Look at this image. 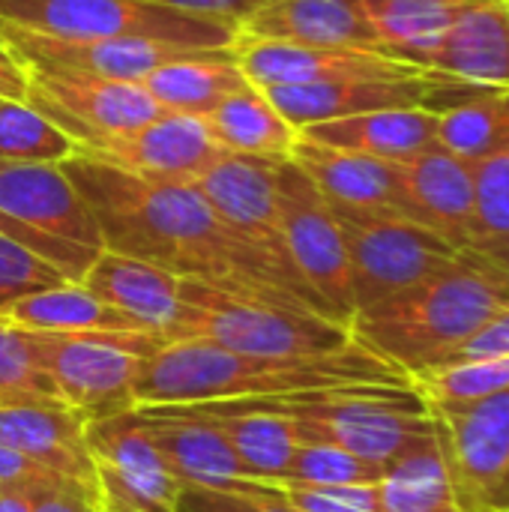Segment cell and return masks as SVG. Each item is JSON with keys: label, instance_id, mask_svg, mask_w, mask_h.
Wrapping results in <instances>:
<instances>
[{"label": "cell", "instance_id": "obj_37", "mask_svg": "<svg viewBox=\"0 0 509 512\" xmlns=\"http://www.w3.org/2000/svg\"><path fill=\"white\" fill-rule=\"evenodd\" d=\"M63 402L51 375L42 369L30 330L0 321V405Z\"/></svg>", "mask_w": 509, "mask_h": 512}, {"label": "cell", "instance_id": "obj_48", "mask_svg": "<svg viewBox=\"0 0 509 512\" xmlns=\"http://www.w3.org/2000/svg\"><path fill=\"white\" fill-rule=\"evenodd\" d=\"M0 492H3V489H0Z\"/></svg>", "mask_w": 509, "mask_h": 512}, {"label": "cell", "instance_id": "obj_26", "mask_svg": "<svg viewBox=\"0 0 509 512\" xmlns=\"http://www.w3.org/2000/svg\"><path fill=\"white\" fill-rule=\"evenodd\" d=\"M0 321L36 333H150L75 282H63L15 300L0 312Z\"/></svg>", "mask_w": 509, "mask_h": 512}, {"label": "cell", "instance_id": "obj_22", "mask_svg": "<svg viewBox=\"0 0 509 512\" xmlns=\"http://www.w3.org/2000/svg\"><path fill=\"white\" fill-rule=\"evenodd\" d=\"M291 159L315 180L330 204L411 219L396 162L315 144L309 138H297Z\"/></svg>", "mask_w": 509, "mask_h": 512}, {"label": "cell", "instance_id": "obj_19", "mask_svg": "<svg viewBox=\"0 0 509 512\" xmlns=\"http://www.w3.org/2000/svg\"><path fill=\"white\" fill-rule=\"evenodd\" d=\"M420 69L483 93L509 90L507 0H471L450 30L420 57Z\"/></svg>", "mask_w": 509, "mask_h": 512}, {"label": "cell", "instance_id": "obj_4", "mask_svg": "<svg viewBox=\"0 0 509 512\" xmlns=\"http://www.w3.org/2000/svg\"><path fill=\"white\" fill-rule=\"evenodd\" d=\"M183 315L171 342L201 339L237 354L321 357L354 342L351 327L297 300L225 291L201 279H180Z\"/></svg>", "mask_w": 509, "mask_h": 512}, {"label": "cell", "instance_id": "obj_24", "mask_svg": "<svg viewBox=\"0 0 509 512\" xmlns=\"http://www.w3.org/2000/svg\"><path fill=\"white\" fill-rule=\"evenodd\" d=\"M240 36L384 54L360 0H273L240 24Z\"/></svg>", "mask_w": 509, "mask_h": 512}, {"label": "cell", "instance_id": "obj_29", "mask_svg": "<svg viewBox=\"0 0 509 512\" xmlns=\"http://www.w3.org/2000/svg\"><path fill=\"white\" fill-rule=\"evenodd\" d=\"M378 498L387 512H465L438 429L384 468Z\"/></svg>", "mask_w": 509, "mask_h": 512}, {"label": "cell", "instance_id": "obj_18", "mask_svg": "<svg viewBox=\"0 0 509 512\" xmlns=\"http://www.w3.org/2000/svg\"><path fill=\"white\" fill-rule=\"evenodd\" d=\"M456 81L441 75H405V78H339L321 84L267 87V99L279 114L303 129L324 120H342L354 114L384 111V108H432L438 93Z\"/></svg>", "mask_w": 509, "mask_h": 512}, {"label": "cell", "instance_id": "obj_45", "mask_svg": "<svg viewBox=\"0 0 509 512\" xmlns=\"http://www.w3.org/2000/svg\"><path fill=\"white\" fill-rule=\"evenodd\" d=\"M30 96V72L27 66L0 42V99L27 102Z\"/></svg>", "mask_w": 509, "mask_h": 512}, {"label": "cell", "instance_id": "obj_2", "mask_svg": "<svg viewBox=\"0 0 509 512\" xmlns=\"http://www.w3.org/2000/svg\"><path fill=\"white\" fill-rule=\"evenodd\" d=\"M354 384H414L402 369L351 342L321 357L237 354L201 339L165 342L135 381L138 405H201L249 396H285Z\"/></svg>", "mask_w": 509, "mask_h": 512}, {"label": "cell", "instance_id": "obj_36", "mask_svg": "<svg viewBox=\"0 0 509 512\" xmlns=\"http://www.w3.org/2000/svg\"><path fill=\"white\" fill-rule=\"evenodd\" d=\"M384 468L372 465L336 444L303 441L279 480L282 486H309V489H339V486H378Z\"/></svg>", "mask_w": 509, "mask_h": 512}, {"label": "cell", "instance_id": "obj_14", "mask_svg": "<svg viewBox=\"0 0 509 512\" xmlns=\"http://www.w3.org/2000/svg\"><path fill=\"white\" fill-rule=\"evenodd\" d=\"M78 150L126 174L165 183H192L228 153L210 138L201 117L180 111H165L156 120L126 132L99 135Z\"/></svg>", "mask_w": 509, "mask_h": 512}, {"label": "cell", "instance_id": "obj_43", "mask_svg": "<svg viewBox=\"0 0 509 512\" xmlns=\"http://www.w3.org/2000/svg\"><path fill=\"white\" fill-rule=\"evenodd\" d=\"M33 498V512H99L102 501L99 492L81 486V483H57L51 489H42Z\"/></svg>", "mask_w": 509, "mask_h": 512}, {"label": "cell", "instance_id": "obj_28", "mask_svg": "<svg viewBox=\"0 0 509 512\" xmlns=\"http://www.w3.org/2000/svg\"><path fill=\"white\" fill-rule=\"evenodd\" d=\"M165 111L204 117L222 99L246 90L252 81L237 63V51L225 48L213 57H192L159 66L138 81Z\"/></svg>", "mask_w": 509, "mask_h": 512}, {"label": "cell", "instance_id": "obj_40", "mask_svg": "<svg viewBox=\"0 0 509 512\" xmlns=\"http://www.w3.org/2000/svg\"><path fill=\"white\" fill-rule=\"evenodd\" d=\"M276 495L294 512H387L378 498V486L309 489L276 483Z\"/></svg>", "mask_w": 509, "mask_h": 512}, {"label": "cell", "instance_id": "obj_35", "mask_svg": "<svg viewBox=\"0 0 509 512\" xmlns=\"http://www.w3.org/2000/svg\"><path fill=\"white\" fill-rule=\"evenodd\" d=\"M414 387L426 402H474L509 390V357H480L417 372Z\"/></svg>", "mask_w": 509, "mask_h": 512}, {"label": "cell", "instance_id": "obj_25", "mask_svg": "<svg viewBox=\"0 0 509 512\" xmlns=\"http://www.w3.org/2000/svg\"><path fill=\"white\" fill-rule=\"evenodd\" d=\"M441 111L432 108H384L369 114H354L342 120H324L300 129V138L315 144L378 156L387 162H405L438 144Z\"/></svg>", "mask_w": 509, "mask_h": 512}, {"label": "cell", "instance_id": "obj_32", "mask_svg": "<svg viewBox=\"0 0 509 512\" xmlns=\"http://www.w3.org/2000/svg\"><path fill=\"white\" fill-rule=\"evenodd\" d=\"M438 144L474 165L509 153V90L447 105L438 120Z\"/></svg>", "mask_w": 509, "mask_h": 512}, {"label": "cell", "instance_id": "obj_3", "mask_svg": "<svg viewBox=\"0 0 509 512\" xmlns=\"http://www.w3.org/2000/svg\"><path fill=\"white\" fill-rule=\"evenodd\" d=\"M504 303L509 270L462 249L423 282L360 309L351 336L408 378L447 363Z\"/></svg>", "mask_w": 509, "mask_h": 512}, {"label": "cell", "instance_id": "obj_30", "mask_svg": "<svg viewBox=\"0 0 509 512\" xmlns=\"http://www.w3.org/2000/svg\"><path fill=\"white\" fill-rule=\"evenodd\" d=\"M201 120L219 147L231 153H246V156L282 159V156H291L300 138V129L291 126L279 114V108L267 99V93L255 84L222 99Z\"/></svg>", "mask_w": 509, "mask_h": 512}, {"label": "cell", "instance_id": "obj_15", "mask_svg": "<svg viewBox=\"0 0 509 512\" xmlns=\"http://www.w3.org/2000/svg\"><path fill=\"white\" fill-rule=\"evenodd\" d=\"M234 51H237V63L246 72V78L261 90L294 87V84H321V81H339V78L435 75V72L411 66L405 60H396V57H387L378 51H360V48H318V45L240 36Z\"/></svg>", "mask_w": 509, "mask_h": 512}, {"label": "cell", "instance_id": "obj_16", "mask_svg": "<svg viewBox=\"0 0 509 512\" xmlns=\"http://www.w3.org/2000/svg\"><path fill=\"white\" fill-rule=\"evenodd\" d=\"M276 162L279 159L273 156H246V153L228 150L189 186L234 231H240L252 243L273 252L279 261L294 267L285 237H282V222H279Z\"/></svg>", "mask_w": 509, "mask_h": 512}, {"label": "cell", "instance_id": "obj_49", "mask_svg": "<svg viewBox=\"0 0 509 512\" xmlns=\"http://www.w3.org/2000/svg\"><path fill=\"white\" fill-rule=\"evenodd\" d=\"M507 3H509V0H507Z\"/></svg>", "mask_w": 509, "mask_h": 512}, {"label": "cell", "instance_id": "obj_13", "mask_svg": "<svg viewBox=\"0 0 509 512\" xmlns=\"http://www.w3.org/2000/svg\"><path fill=\"white\" fill-rule=\"evenodd\" d=\"M30 72L27 105L54 120L81 147L99 135L126 132L165 114V108L138 84L81 72Z\"/></svg>", "mask_w": 509, "mask_h": 512}, {"label": "cell", "instance_id": "obj_11", "mask_svg": "<svg viewBox=\"0 0 509 512\" xmlns=\"http://www.w3.org/2000/svg\"><path fill=\"white\" fill-rule=\"evenodd\" d=\"M84 441L105 512H177L180 480L168 471L132 411L93 420Z\"/></svg>", "mask_w": 509, "mask_h": 512}, {"label": "cell", "instance_id": "obj_34", "mask_svg": "<svg viewBox=\"0 0 509 512\" xmlns=\"http://www.w3.org/2000/svg\"><path fill=\"white\" fill-rule=\"evenodd\" d=\"M78 144L27 102L0 99V162H66Z\"/></svg>", "mask_w": 509, "mask_h": 512}, {"label": "cell", "instance_id": "obj_20", "mask_svg": "<svg viewBox=\"0 0 509 512\" xmlns=\"http://www.w3.org/2000/svg\"><path fill=\"white\" fill-rule=\"evenodd\" d=\"M396 165L411 219L441 234L456 249H468L477 195V165L450 153L441 144Z\"/></svg>", "mask_w": 509, "mask_h": 512}, {"label": "cell", "instance_id": "obj_38", "mask_svg": "<svg viewBox=\"0 0 509 512\" xmlns=\"http://www.w3.org/2000/svg\"><path fill=\"white\" fill-rule=\"evenodd\" d=\"M177 512H294L279 495L276 483H255L249 492L210 489L195 483H180Z\"/></svg>", "mask_w": 509, "mask_h": 512}, {"label": "cell", "instance_id": "obj_7", "mask_svg": "<svg viewBox=\"0 0 509 512\" xmlns=\"http://www.w3.org/2000/svg\"><path fill=\"white\" fill-rule=\"evenodd\" d=\"M33 348L60 399L87 423L135 408V381L168 339L156 333H36Z\"/></svg>", "mask_w": 509, "mask_h": 512}, {"label": "cell", "instance_id": "obj_47", "mask_svg": "<svg viewBox=\"0 0 509 512\" xmlns=\"http://www.w3.org/2000/svg\"><path fill=\"white\" fill-rule=\"evenodd\" d=\"M99 512H105V510H99Z\"/></svg>", "mask_w": 509, "mask_h": 512}, {"label": "cell", "instance_id": "obj_12", "mask_svg": "<svg viewBox=\"0 0 509 512\" xmlns=\"http://www.w3.org/2000/svg\"><path fill=\"white\" fill-rule=\"evenodd\" d=\"M0 42L27 66L45 72H81L114 81H141L159 66L213 57L225 48H198L159 39H63L0 18Z\"/></svg>", "mask_w": 509, "mask_h": 512}, {"label": "cell", "instance_id": "obj_10", "mask_svg": "<svg viewBox=\"0 0 509 512\" xmlns=\"http://www.w3.org/2000/svg\"><path fill=\"white\" fill-rule=\"evenodd\" d=\"M429 411L465 512H509V390Z\"/></svg>", "mask_w": 509, "mask_h": 512}, {"label": "cell", "instance_id": "obj_1", "mask_svg": "<svg viewBox=\"0 0 509 512\" xmlns=\"http://www.w3.org/2000/svg\"><path fill=\"white\" fill-rule=\"evenodd\" d=\"M60 168L87 198L108 252L141 258L180 279H201L225 291L297 300L333 318L291 264L234 231L189 183L144 180L81 150Z\"/></svg>", "mask_w": 509, "mask_h": 512}, {"label": "cell", "instance_id": "obj_31", "mask_svg": "<svg viewBox=\"0 0 509 512\" xmlns=\"http://www.w3.org/2000/svg\"><path fill=\"white\" fill-rule=\"evenodd\" d=\"M471 0H360L381 51L420 66V57L450 30Z\"/></svg>", "mask_w": 509, "mask_h": 512}, {"label": "cell", "instance_id": "obj_41", "mask_svg": "<svg viewBox=\"0 0 509 512\" xmlns=\"http://www.w3.org/2000/svg\"><path fill=\"white\" fill-rule=\"evenodd\" d=\"M57 483H66V480L57 477L54 471L36 465L33 459L21 456L18 450L0 444V489H15V492H24V495H36V492L51 489Z\"/></svg>", "mask_w": 509, "mask_h": 512}, {"label": "cell", "instance_id": "obj_6", "mask_svg": "<svg viewBox=\"0 0 509 512\" xmlns=\"http://www.w3.org/2000/svg\"><path fill=\"white\" fill-rule=\"evenodd\" d=\"M0 18L63 39H159L234 48L240 24L150 0H0Z\"/></svg>", "mask_w": 509, "mask_h": 512}, {"label": "cell", "instance_id": "obj_42", "mask_svg": "<svg viewBox=\"0 0 509 512\" xmlns=\"http://www.w3.org/2000/svg\"><path fill=\"white\" fill-rule=\"evenodd\" d=\"M480 357H509V303H504L447 363L480 360Z\"/></svg>", "mask_w": 509, "mask_h": 512}, {"label": "cell", "instance_id": "obj_44", "mask_svg": "<svg viewBox=\"0 0 509 512\" xmlns=\"http://www.w3.org/2000/svg\"><path fill=\"white\" fill-rule=\"evenodd\" d=\"M150 3L174 6L183 12H195V15H219V18L243 24L249 15H255L261 6H267L273 0H150Z\"/></svg>", "mask_w": 509, "mask_h": 512}, {"label": "cell", "instance_id": "obj_9", "mask_svg": "<svg viewBox=\"0 0 509 512\" xmlns=\"http://www.w3.org/2000/svg\"><path fill=\"white\" fill-rule=\"evenodd\" d=\"M276 198L282 237L297 273L321 297L336 321L351 324L357 312L351 267L330 201L291 156L276 162Z\"/></svg>", "mask_w": 509, "mask_h": 512}, {"label": "cell", "instance_id": "obj_21", "mask_svg": "<svg viewBox=\"0 0 509 512\" xmlns=\"http://www.w3.org/2000/svg\"><path fill=\"white\" fill-rule=\"evenodd\" d=\"M87 420L66 402L0 405V444L18 450L63 480L96 489V468L84 441Z\"/></svg>", "mask_w": 509, "mask_h": 512}, {"label": "cell", "instance_id": "obj_17", "mask_svg": "<svg viewBox=\"0 0 509 512\" xmlns=\"http://www.w3.org/2000/svg\"><path fill=\"white\" fill-rule=\"evenodd\" d=\"M132 414L180 483L234 492H249L261 483L210 420L177 405H138Z\"/></svg>", "mask_w": 509, "mask_h": 512}, {"label": "cell", "instance_id": "obj_27", "mask_svg": "<svg viewBox=\"0 0 509 512\" xmlns=\"http://www.w3.org/2000/svg\"><path fill=\"white\" fill-rule=\"evenodd\" d=\"M186 408L204 420H210L231 444V450L240 456V462L252 471L261 483H279L303 444L294 423L288 417L276 414H255V411H231L213 402L201 405H177Z\"/></svg>", "mask_w": 509, "mask_h": 512}, {"label": "cell", "instance_id": "obj_46", "mask_svg": "<svg viewBox=\"0 0 509 512\" xmlns=\"http://www.w3.org/2000/svg\"><path fill=\"white\" fill-rule=\"evenodd\" d=\"M0 512H33V498L15 489L0 492Z\"/></svg>", "mask_w": 509, "mask_h": 512}, {"label": "cell", "instance_id": "obj_23", "mask_svg": "<svg viewBox=\"0 0 509 512\" xmlns=\"http://www.w3.org/2000/svg\"><path fill=\"white\" fill-rule=\"evenodd\" d=\"M81 285L99 300H105L108 306L138 321L144 330L168 342L174 339L183 315V303H180V276H174L171 270L105 249L93 261Z\"/></svg>", "mask_w": 509, "mask_h": 512}, {"label": "cell", "instance_id": "obj_8", "mask_svg": "<svg viewBox=\"0 0 509 512\" xmlns=\"http://www.w3.org/2000/svg\"><path fill=\"white\" fill-rule=\"evenodd\" d=\"M330 207L345 240L357 312L423 282L462 252L441 234L411 219L351 210L339 204Z\"/></svg>", "mask_w": 509, "mask_h": 512}, {"label": "cell", "instance_id": "obj_39", "mask_svg": "<svg viewBox=\"0 0 509 512\" xmlns=\"http://www.w3.org/2000/svg\"><path fill=\"white\" fill-rule=\"evenodd\" d=\"M63 282L66 279L54 267H48L33 252H27L6 234H0V312L27 294L45 291Z\"/></svg>", "mask_w": 509, "mask_h": 512}, {"label": "cell", "instance_id": "obj_5", "mask_svg": "<svg viewBox=\"0 0 509 512\" xmlns=\"http://www.w3.org/2000/svg\"><path fill=\"white\" fill-rule=\"evenodd\" d=\"M0 234L75 285L105 252L87 198L60 165L45 162H0Z\"/></svg>", "mask_w": 509, "mask_h": 512}, {"label": "cell", "instance_id": "obj_33", "mask_svg": "<svg viewBox=\"0 0 509 512\" xmlns=\"http://www.w3.org/2000/svg\"><path fill=\"white\" fill-rule=\"evenodd\" d=\"M468 249L509 270V153L477 162V195Z\"/></svg>", "mask_w": 509, "mask_h": 512}]
</instances>
